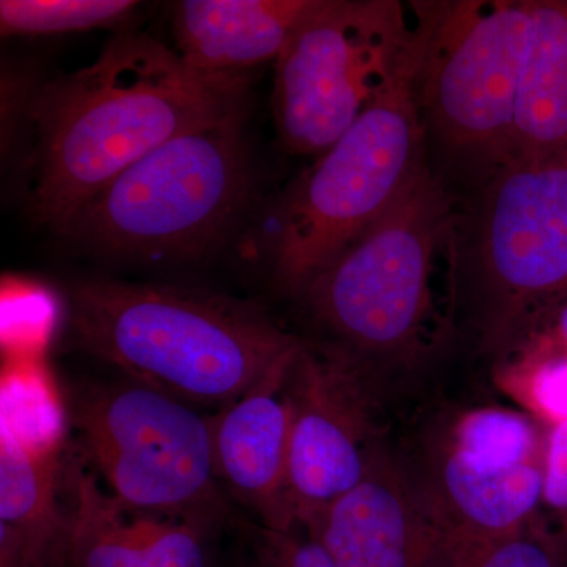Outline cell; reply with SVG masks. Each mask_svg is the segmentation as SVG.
I'll return each mask as SVG.
<instances>
[{"label": "cell", "instance_id": "cell-1", "mask_svg": "<svg viewBox=\"0 0 567 567\" xmlns=\"http://www.w3.org/2000/svg\"><path fill=\"white\" fill-rule=\"evenodd\" d=\"M244 106L246 76L197 73L151 35L118 33L33 103L29 215L58 230L147 153Z\"/></svg>", "mask_w": 567, "mask_h": 567}, {"label": "cell", "instance_id": "cell-22", "mask_svg": "<svg viewBox=\"0 0 567 567\" xmlns=\"http://www.w3.org/2000/svg\"><path fill=\"white\" fill-rule=\"evenodd\" d=\"M543 505L557 513L567 529V420L555 423L546 440Z\"/></svg>", "mask_w": 567, "mask_h": 567}, {"label": "cell", "instance_id": "cell-9", "mask_svg": "<svg viewBox=\"0 0 567 567\" xmlns=\"http://www.w3.org/2000/svg\"><path fill=\"white\" fill-rule=\"evenodd\" d=\"M415 2L316 0L276 59L274 115L284 148L322 155L405 61Z\"/></svg>", "mask_w": 567, "mask_h": 567}, {"label": "cell", "instance_id": "cell-5", "mask_svg": "<svg viewBox=\"0 0 567 567\" xmlns=\"http://www.w3.org/2000/svg\"><path fill=\"white\" fill-rule=\"evenodd\" d=\"M246 106L164 142L59 227L93 252L188 262L221 246L251 197Z\"/></svg>", "mask_w": 567, "mask_h": 567}, {"label": "cell", "instance_id": "cell-23", "mask_svg": "<svg viewBox=\"0 0 567 567\" xmlns=\"http://www.w3.org/2000/svg\"><path fill=\"white\" fill-rule=\"evenodd\" d=\"M548 316H550L551 328L567 342V300L550 309Z\"/></svg>", "mask_w": 567, "mask_h": 567}, {"label": "cell", "instance_id": "cell-20", "mask_svg": "<svg viewBox=\"0 0 567 567\" xmlns=\"http://www.w3.org/2000/svg\"><path fill=\"white\" fill-rule=\"evenodd\" d=\"M533 341L529 352L518 364V388L533 409L551 423L567 420V342L551 328ZM520 339V341H524ZM518 341V342H520Z\"/></svg>", "mask_w": 567, "mask_h": 567}, {"label": "cell", "instance_id": "cell-16", "mask_svg": "<svg viewBox=\"0 0 567 567\" xmlns=\"http://www.w3.org/2000/svg\"><path fill=\"white\" fill-rule=\"evenodd\" d=\"M316 0H183L173 28L182 61L207 76H245L275 61Z\"/></svg>", "mask_w": 567, "mask_h": 567}, {"label": "cell", "instance_id": "cell-7", "mask_svg": "<svg viewBox=\"0 0 567 567\" xmlns=\"http://www.w3.org/2000/svg\"><path fill=\"white\" fill-rule=\"evenodd\" d=\"M415 43L383 92L284 196L270 257L276 279L300 297L339 252L385 215L424 167Z\"/></svg>", "mask_w": 567, "mask_h": 567}, {"label": "cell", "instance_id": "cell-6", "mask_svg": "<svg viewBox=\"0 0 567 567\" xmlns=\"http://www.w3.org/2000/svg\"><path fill=\"white\" fill-rule=\"evenodd\" d=\"M567 300V166L514 163L456 200L453 324L503 357Z\"/></svg>", "mask_w": 567, "mask_h": 567}, {"label": "cell", "instance_id": "cell-8", "mask_svg": "<svg viewBox=\"0 0 567 567\" xmlns=\"http://www.w3.org/2000/svg\"><path fill=\"white\" fill-rule=\"evenodd\" d=\"M62 402L71 443L123 506L216 527L230 516L216 476L212 416L128 377L69 386Z\"/></svg>", "mask_w": 567, "mask_h": 567}, {"label": "cell", "instance_id": "cell-21", "mask_svg": "<svg viewBox=\"0 0 567 567\" xmlns=\"http://www.w3.org/2000/svg\"><path fill=\"white\" fill-rule=\"evenodd\" d=\"M246 567H336L323 547L303 525L254 529Z\"/></svg>", "mask_w": 567, "mask_h": 567}, {"label": "cell", "instance_id": "cell-14", "mask_svg": "<svg viewBox=\"0 0 567 567\" xmlns=\"http://www.w3.org/2000/svg\"><path fill=\"white\" fill-rule=\"evenodd\" d=\"M300 347L212 416L213 456L224 492L259 527L278 532L297 524L289 483L292 404L287 382Z\"/></svg>", "mask_w": 567, "mask_h": 567}, {"label": "cell", "instance_id": "cell-13", "mask_svg": "<svg viewBox=\"0 0 567 567\" xmlns=\"http://www.w3.org/2000/svg\"><path fill=\"white\" fill-rule=\"evenodd\" d=\"M65 567H212L216 525L118 503L70 439L65 465Z\"/></svg>", "mask_w": 567, "mask_h": 567}, {"label": "cell", "instance_id": "cell-2", "mask_svg": "<svg viewBox=\"0 0 567 567\" xmlns=\"http://www.w3.org/2000/svg\"><path fill=\"white\" fill-rule=\"evenodd\" d=\"M82 352L192 405L244 395L303 339L227 295L166 284L82 279L66 290Z\"/></svg>", "mask_w": 567, "mask_h": 567}, {"label": "cell", "instance_id": "cell-11", "mask_svg": "<svg viewBox=\"0 0 567 567\" xmlns=\"http://www.w3.org/2000/svg\"><path fill=\"white\" fill-rule=\"evenodd\" d=\"M289 483L295 520L306 525L360 483L385 435L383 393L349 354L303 341L289 372Z\"/></svg>", "mask_w": 567, "mask_h": 567}, {"label": "cell", "instance_id": "cell-3", "mask_svg": "<svg viewBox=\"0 0 567 567\" xmlns=\"http://www.w3.org/2000/svg\"><path fill=\"white\" fill-rule=\"evenodd\" d=\"M456 200L425 166L382 218L300 295L323 331L385 391L394 372L432 349L435 279L454 260Z\"/></svg>", "mask_w": 567, "mask_h": 567}, {"label": "cell", "instance_id": "cell-24", "mask_svg": "<svg viewBox=\"0 0 567 567\" xmlns=\"http://www.w3.org/2000/svg\"><path fill=\"white\" fill-rule=\"evenodd\" d=\"M563 162H565L567 166V152L565 153V156H563Z\"/></svg>", "mask_w": 567, "mask_h": 567}, {"label": "cell", "instance_id": "cell-12", "mask_svg": "<svg viewBox=\"0 0 567 567\" xmlns=\"http://www.w3.org/2000/svg\"><path fill=\"white\" fill-rule=\"evenodd\" d=\"M303 527L336 567H439L447 546L404 454L386 436L360 483Z\"/></svg>", "mask_w": 567, "mask_h": 567}, {"label": "cell", "instance_id": "cell-19", "mask_svg": "<svg viewBox=\"0 0 567 567\" xmlns=\"http://www.w3.org/2000/svg\"><path fill=\"white\" fill-rule=\"evenodd\" d=\"M439 567H567V529L551 532L536 517L503 535L447 544Z\"/></svg>", "mask_w": 567, "mask_h": 567}, {"label": "cell", "instance_id": "cell-17", "mask_svg": "<svg viewBox=\"0 0 567 567\" xmlns=\"http://www.w3.org/2000/svg\"><path fill=\"white\" fill-rule=\"evenodd\" d=\"M567 152V0H532L516 104V163Z\"/></svg>", "mask_w": 567, "mask_h": 567}, {"label": "cell", "instance_id": "cell-10", "mask_svg": "<svg viewBox=\"0 0 567 567\" xmlns=\"http://www.w3.org/2000/svg\"><path fill=\"white\" fill-rule=\"evenodd\" d=\"M402 454L447 544L524 527L543 505L546 442L514 410L477 406L454 413L432 424L417 450Z\"/></svg>", "mask_w": 567, "mask_h": 567}, {"label": "cell", "instance_id": "cell-15", "mask_svg": "<svg viewBox=\"0 0 567 567\" xmlns=\"http://www.w3.org/2000/svg\"><path fill=\"white\" fill-rule=\"evenodd\" d=\"M70 435L0 425V567H65Z\"/></svg>", "mask_w": 567, "mask_h": 567}, {"label": "cell", "instance_id": "cell-4", "mask_svg": "<svg viewBox=\"0 0 567 567\" xmlns=\"http://www.w3.org/2000/svg\"><path fill=\"white\" fill-rule=\"evenodd\" d=\"M529 2H415L424 162L454 200L516 163L514 130Z\"/></svg>", "mask_w": 567, "mask_h": 567}, {"label": "cell", "instance_id": "cell-18", "mask_svg": "<svg viewBox=\"0 0 567 567\" xmlns=\"http://www.w3.org/2000/svg\"><path fill=\"white\" fill-rule=\"evenodd\" d=\"M140 9L133 0H2L3 37L58 35L115 28Z\"/></svg>", "mask_w": 567, "mask_h": 567}]
</instances>
